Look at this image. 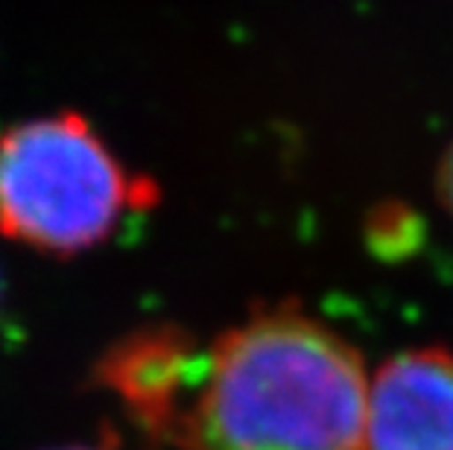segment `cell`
Here are the masks:
<instances>
[{
  "instance_id": "1",
  "label": "cell",
  "mask_w": 453,
  "mask_h": 450,
  "mask_svg": "<svg viewBox=\"0 0 453 450\" xmlns=\"http://www.w3.org/2000/svg\"><path fill=\"white\" fill-rule=\"evenodd\" d=\"M360 351L296 304L249 313L202 354L173 450H363Z\"/></svg>"
},
{
  "instance_id": "2",
  "label": "cell",
  "mask_w": 453,
  "mask_h": 450,
  "mask_svg": "<svg viewBox=\"0 0 453 450\" xmlns=\"http://www.w3.org/2000/svg\"><path fill=\"white\" fill-rule=\"evenodd\" d=\"M158 187L129 176L76 111L15 123L0 135V234L53 257L91 252Z\"/></svg>"
},
{
  "instance_id": "3",
  "label": "cell",
  "mask_w": 453,
  "mask_h": 450,
  "mask_svg": "<svg viewBox=\"0 0 453 450\" xmlns=\"http://www.w3.org/2000/svg\"><path fill=\"white\" fill-rule=\"evenodd\" d=\"M202 354L179 324H150L114 342L94 369V380L118 398L152 445L170 447Z\"/></svg>"
},
{
  "instance_id": "4",
  "label": "cell",
  "mask_w": 453,
  "mask_h": 450,
  "mask_svg": "<svg viewBox=\"0 0 453 450\" xmlns=\"http://www.w3.org/2000/svg\"><path fill=\"white\" fill-rule=\"evenodd\" d=\"M363 450H453V351L410 348L374 371Z\"/></svg>"
},
{
  "instance_id": "5",
  "label": "cell",
  "mask_w": 453,
  "mask_h": 450,
  "mask_svg": "<svg viewBox=\"0 0 453 450\" xmlns=\"http://www.w3.org/2000/svg\"><path fill=\"white\" fill-rule=\"evenodd\" d=\"M436 190H439V202L445 205V210L453 217V143L441 152V158H439Z\"/></svg>"
},
{
  "instance_id": "6",
  "label": "cell",
  "mask_w": 453,
  "mask_h": 450,
  "mask_svg": "<svg viewBox=\"0 0 453 450\" xmlns=\"http://www.w3.org/2000/svg\"><path fill=\"white\" fill-rule=\"evenodd\" d=\"M50 450H118V442H114V436H103L100 442H94V445H67V447H50Z\"/></svg>"
}]
</instances>
